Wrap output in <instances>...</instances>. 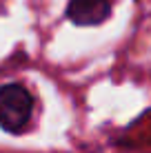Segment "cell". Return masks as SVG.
Returning <instances> with one entry per match:
<instances>
[{
	"instance_id": "cell-1",
	"label": "cell",
	"mask_w": 151,
	"mask_h": 153,
	"mask_svg": "<svg viewBox=\"0 0 151 153\" xmlns=\"http://www.w3.org/2000/svg\"><path fill=\"white\" fill-rule=\"evenodd\" d=\"M33 113V96L22 84L0 87V129L9 133H22Z\"/></svg>"
},
{
	"instance_id": "cell-2",
	"label": "cell",
	"mask_w": 151,
	"mask_h": 153,
	"mask_svg": "<svg viewBox=\"0 0 151 153\" xmlns=\"http://www.w3.org/2000/svg\"><path fill=\"white\" fill-rule=\"evenodd\" d=\"M111 13V0H71L67 16L80 27H93L105 22Z\"/></svg>"
}]
</instances>
